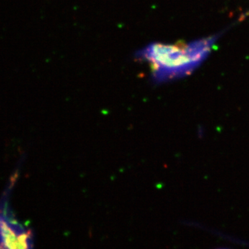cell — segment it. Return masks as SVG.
<instances>
[{
    "label": "cell",
    "instance_id": "cell-2",
    "mask_svg": "<svg viewBox=\"0 0 249 249\" xmlns=\"http://www.w3.org/2000/svg\"><path fill=\"white\" fill-rule=\"evenodd\" d=\"M204 129L202 127H199V128H198L197 134L198 136H199V138H202V137H204Z\"/></svg>",
    "mask_w": 249,
    "mask_h": 249
},
{
    "label": "cell",
    "instance_id": "cell-1",
    "mask_svg": "<svg viewBox=\"0 0 249 249\" xmlns=\"http://www.w3.org/2000/svg\"><path fill=\"white\" fill-rule=\"evenodd\" d=\"M219 36L181 43L152 42L137 51L135 58L148 64L154 83H169L196 71L209 57Z\"/></svg>",
    "mask_w": 249,
    "mask_h": 249
}]
</instances>
